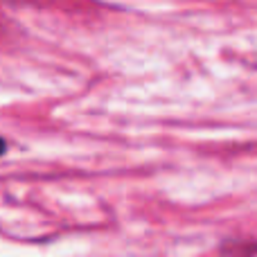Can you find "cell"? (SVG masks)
Here are the masks:
<instances>
[{"mask_svg": "<svg viewBox=\"0 0 257 257\" xmlns=\"http://www.w3.org/2000/svg\"><path fill=\"white\" fill-rule=\"evenodd\" d=\"M5 147H7V145H5V140H3V138H0V156L5 154Z\"/></svg>", "mask_w": 257, "mask_h": 257, "instance_id": "cell-1", "label": "cell"}]
</instances>
